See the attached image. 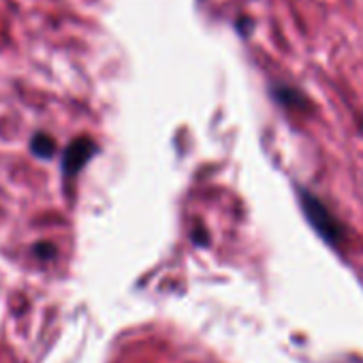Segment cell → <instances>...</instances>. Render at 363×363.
Instances as JSON below:
<instances>
[{
    "label": "cell",
    "mask_w": 363,
    "mask_h": 363,
    "mask_svg": "<svg viewBox=\"0 0 363 363\" xmlns=\"http://www.w3.org/2000/svg\"><path fill=\"white\" fill-rule=\"evenodd\" d=\"M96 152H99V145L90 137L75 139L73 143H69V147L62 154V173L67 177H75Z\"/></svg>",
    "instance_id": "2"
},
{
    "label": "cell",
    "mask_w": 363,
    "mask_h": 363,
    "mask_svg": "<svg viewBox=\"0 0 363 363\" xmlns=\"http://www.w3.org/2000/svg\"><path fill=\"white\" fill-rule=\"evenodd\" d=\"M297 195H299L301 212H303L306 220L310 223V227L320 235V240L325 244H329L331 248H340L346 242V238H348V231L342 225V220L316 195H312L310 191L299 189Z\"/></svg>",
    "instance_id": "1"
},
{
    "label": "cell",
    "mask_w": 363,
    "mask_h": 363,
    "mask_svg": "<svg viewBox=\"0 0 363 363\" xmlns=\"http://www.w3.org/2000/svg\"><path fill=\"white\" fill-rule=\"evenodd\" d=\"M274 99L282 107H289V109H306L308 107V101H306L303 92H299L293 86H276L274 88Z\"/></svg>",
    "instance_id": "3"
},
{
    "label": "cell",
    "mask_w": 363,
    "mask_h": 363,
    "mask_svg": "<svg viewBox=\"0 0 363 363\" xmlns=\"http://www.w3.org/2000/svg\"><path fill=\"white\" fill-rule=\"evenodd\" d=\"M35 252H37L39 257H43V259H52V257H54V246H50V244H41V246H37V248H35Z\"/></svg>",
    "instance_id": "5"
},
{
    "label": "cell",
    "mask_w": 363,
    "mask_h": 363,
    "mask_svg": "<svg viewBox=\"0 0 363 363\" xmlns=\"http://www.w3.org/2000/svg\"><path fill=\"white\" fill-rule=\"evenodd\" d=\"M30 152L35 156L43 158V160L52 158L56 154V141H54V137L48 135V133H37L33 137V141H30Z\"/></svg>",
    "instance_id": "4"
}]
</instances>
